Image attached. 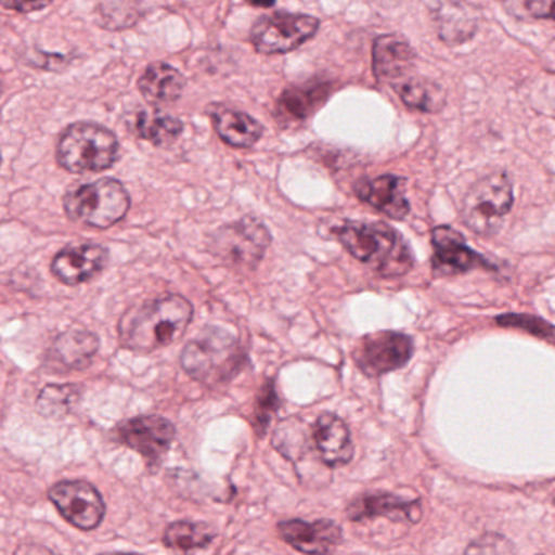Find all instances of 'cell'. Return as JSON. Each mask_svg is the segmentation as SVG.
<instances>
[{"instance_id": "6da1fadb", "label": "cell", "mask_w": 555, "mask_h": 555, "mask_svg": "<svg viewBox=\"0 0 555 555\" xmlns=\"http://www.w3.org/2000/svg\"><path fill=\"white\" fill-rule=\"evenodd\" d=\"M193 317V305L181 295L154 298L126 311L119 321V343L132 352H154L180 339Z\"/></svg>"}, {"instance_id": "7a4b0ae2", "label": "cell", "mask_w": 555, "mask_h": 555, "mask_svg": "<svg viewBox=\"0 0 555 555\" xmlns=\"http://www.w3.org/2000/svg\"><path fill=\"white\" fill-rule=\"evenodd\" d=\"M334 236L353 256L385 278H399L412 268V253L402 236L383 222H344Z\"/></svg>"}, {"instance_id": "3957f363", "label": "cell", "mask_w": 555, "mask_h": 555, "mask_svg": "<svg viewBox=\"0 0 555 555\" xmlns=\"http://www.w3.org/2000/svg\"><path fill=\"white\" fill-rule=\"evenodd\" d=\"M245 349L238 337L219 326H206L181 352L184 372L204 386L227 385L245 369Z\"/></svg>"}, {"instance_id": "277c9868", "label": "cell", "mask_w": 555, "mask_h": 555, "mask_svg": "<svg viewBox=\"0 0 555 555\" xmlns=\"http://www.w3.org/2000/svg\"><path fill=\"white\" fill-rule=\"evenodd\" d=\"M119 157V142L109 129L95 122H76L57 144V162L70 173L108 170Z\"/></svg>"}, {"instance_id": "5b68a950", "label": "cell", "mask_w": 555, "mask_h": 555, "mask_svg": "<svg viewBox=\"0 0 555 555\" xmlns=\"http://www.w3.org/2000/svg\"><path fill=\"white\" fill-rule=\"evenodd\" d=\"M131 207L128 191L113 178L74 188L64 196V210L74 222L95 229H109L121 222Z\"/></svg>"}, {"instance_id": "8992f818", "label": "cell", "mask_w": 555, "mask_h": 555, "mask_svg": "<svg viewBox=\"0 0 555 555\" xmlns=\"http://www.w3.org/2000/svg\"><path fill=\"white\" fill-rule=\"evenodd\" d=\"M272 236L268 227L255 217L220 227L209 240V249L223 264L236 271H255L264 258Z\"/></svg>"}, {"instance_id": "52a82bcc", "label": "cell", "mask_w": 555, "mask_h": 555, "mask_svg": "<svg viewBox=\"0 0 555 555\" xmlns=\"http://www.w3.org/2000/svg\"><path fill=\"white\" fill-rule=\"evenodd\" d=\"M513 206V186L503 171L483 177L467 191L461 206V219L477 235H493Z\"/></svg>"}, {"instance_id": "ba28073f", "label": "cell", "mask_w": 555, "mask_h": 555, "mask_svg": "<svg viewBox=\"0 0 555 555\" xmlns=\"http://www.w3.org/2000/svg\"><path fill=\"white\" fill-rule=\"evenodd\" d=\"M320 21L311 15L284 14L266 15L256 22L251 30V43L261 54H284L317 35Z\"/></svg>"}, {"instance_id": "9c48e42d", "label": "cell", "mask_w": 555, "mask_h": 555, "mask_svg": "<svg viewBox=\"0 0 555 555\" xmlns=\"http://www.w3.org/2000/svg\"><path fill=\"white\" fill-rule=\"evenodd\" d=\"M53 505L74 528L92 531L102 525L106 505L102 493L87 480H63L48 492Z\"/></svg>"}, {"instance_id": "30bf717a", "label": "cell", "mask_w": 555, "mask_h": 555, "mask_svg": "<svg viewBox=\"0 0 555 555\" xmlns=\"http://www.w3.org/2000/svg\"><path fill=\"white\" fill-rule=\"evenodd\" d=\"M118 440L138 451L149 466H158L173 444L177 428L157 414L138 415L118 425Z\"/></svg>"}, {"instance_id": "8fae6325", "label": "cell", "mask_w": 555, "mask_h": 555, "mask_svg": "<svg viewBox=\"0 0 555 555\" xmlns=\"http://www.w3.org/2000/svg\"><path fill=\"white\" fill-rule=\"evenodd\" d=\"M411 356V337L396 331L369 334L359 340L353 350V360L366 376L385 375L401 369Z\"/></svg>"}, {"instance_id": "7c38bea8", "label": "cell", "mask_w": 555, "mask_h": 555, "mask_svg": "<svg viewBox=\"0 0 555 555\" xmlns=\"http://www.w3.org/2000/svg\"><path fill=\"white\" fill-rule=\"evenodd\" d=\"M108 258V249L96 243L67 246L54 256L51 272L63 284H86L106 268Z\"/></svg>"}, {"instance_id": "4fadbf2b", "label": "cell", "mask_w": 555, "mask_h": 555, "mask_svg": "<svg viewBox=\"0 0 555 555\" xmlns=\"http://www.w3.org/2000/svg\"><path fill=\"white\" fill-rule=\"evenodd\" d=\"M278 528L281 538L304 554H326L343 542V529L333 519H287L279 522Z\"/></svg>"}, {"instance_id": "5bb4252c", "label": "cell", "mask_w": 555, "mask_h": 555, "mask_svg": "<svg viewBox=\"0 0 555 555\" xmlns=\"http://www.w3.org/2000/svg\"><path fill=\"white\" fill-rule=\"evenodd\" d=\"M434 271L437 275L463 274L477 266L490 268L489 262L466 245V240L451 227H437L431 232Z\"/></svg>"}, {"instance_id": "9a60e30c", "label": "cell", "mask_w": 555, "mask_h": 555, "mask_svg": "<svg viewBox=\"0 0 555 555\" xmlns=\"http://www.w3.org/2000/svg\"><path fill=\"white\" fill-rule=\"evenodd\" d=\"M313 441L321 460L330 467L349 464L353 457L350 430L343 418L324 412L313 425Z\"/></svg>"}, {"instance_id": "2e32d148", "label": "cell", "mask_w": 555, "mask_h": 555, "mask_svg": "<svg viewBox=\"0 0 555 555\" xmlns=\"http://www.w3.org/2000/svg\"><path fill=\"white\" fill-rule=\"evenodd\" d=\"M404 190V178L392 175H385L375 180H362L353 188L360 201L395 220L404 219L411 210Z\"/></svg>"}, {"instance_id": "e0dca14e", "label": "cell", "mask_w": 555, "mask_h": 555, "mask_svg": "<svg viewBox=\"0 0 555 555\" xmlns=\"http://www.w3.org/2000/svg\"><path fill=\"white\" fill-rule=\"evenodd\" d=\"M100 349V339L95 333L86 330H70L54 339L48 356V362L54 369L83 370L92 363Z\"/></svg>"}, {"instance_id": "ac0fdd59", "label": "cell", "mask_w": 555, "mask_h": 555, "mask_svg": "<svg viewBox=\"0 0 555 555\" xmlns=\"http://www.w3.org/2000/svg\"><path fill=\"white\" fill-rule=\"evenodd\" d=\"M347 516L352 521L388 516L395 521L405 519L409 522H418L421 521L422 506L417 500L411 502V500H402L401 496L391 495V493H365L350 502V505L347 506Z\"/></svg>"}, {"instance_id": "d6986e66", "label": "cell", "mask_w": 555, "mask_h": 555, "mask_svg": "<svg viewBox=\"0 0 555 555\" xmlns=\"http://www.w3.org/2000/svg\"><path fill=\"white\" fill-rule=\"evenodd\" d=\"M415 57L417 54L408 41L385 35L373 44V74L379 82L395 86L396 80H401L414 67Z\"/></svg>"}, {"instance_id": "ffe728a7", "label": "cell", "mask_w": 555, "mask_h": 555, "mask_svg": "<svg viewBox=\"0 0 555 555\" xmlns=\"http://www.w3.org/2000/svg\"><path fill=\"white\" fill-rule=\"evenodd\" d=\"M330 93L331 86L326 82H308L291 87L279 99L275 118L282 126L305 121L326 102Z\"/></svg>"}, {"instance_id": "44dd1931", "label": "cell", "mask_w": 555, "mask_h": 555, "mask_svg": "<svg viewBox=\"0 0 555 555\" xmlns=\"http://www.w3.org/2000/svg\"><path fill=\"white\" fill-rule=\"evenodd\" d=\"M217 134L230 147L249 149L261 139L262 128L253 116L222 105H212L209 109Z\"/></svg>"}, {"instance_id": "7402d4cb", "label": "cell", "mask_w": 555, "mask_h": 555, "mask_svg": "<svg viewBox=\"0 0 555 555\" xmlns=\"http://www.w3.org/2000/svg\"><path fill=\"white\" fill-rule=\"evenodd\" d=\"M186 87V79L170 64L154 63L139 80V90L152 105H170L177 102Z\"/></svg>"}, {"instance_id": "603a6c76", "label": "cell", "mask_w": 555, "mask_h": 555, "mask_svg": "<svg viewBox=\"0 0 555 555\" xmlns=\"http://www.w3.org/2000/svg\"><path fill=\"white\" fill-rule=\"evenodd\" d=\"M438 37L448 44H461L477 34V18L466 5L456 0H440L434 12Z\"/></svg>"}, {"instance_id": "cb8c5ba5", "label": "cell", "mask_w": 555, "mask_h": 555, "mask_svg": "<svg viewBox=\"0 0 555 555\" xmlns=\"http://www.w3.org/2000/svg\"><path fill=\"white\" fill-rule=\"evenodd\" d=\"M395 90L401 96L402 103L409 108L424 113L440 112L447 102L443 89L438 83L427 79L399 80Z\"/></svg>"}, {"instance_id": "d4e9b609", "label": "cell", "mask_w": 555, "mask_h": 555, "mask_svg": "<svg viewBox=\"0 0 555 555\" xmlns=\"http://www.w3.org/2000/svg\"><path fill=\"white\" fill-rule=\"evenodd\" d=\"M135 131L144 141H149L157 147H167L180 139L181 132H183V122L173 116L152 109V112L139 113Z\"/></svg>"}, {"instance_id": "484cf974", "label": "cell", "mask_w": 555, "mask_h": 555, "mask_svg": "<svg viewBox=\"0 0 555 555\" xmlns=\"http://www.w3.org/2000/svg\"><path fill=\"white\" fill-rule=\"evenodd\" d=\"M82 398L79 385H48L37 399L38 414L47 418H63L70 414Z\"/></svg>"}, {"instance_id": "4316f807", "label": "cell", "mask_w": 555, "mask_h": 555, "mask_svg": "<svg viewBox=\"0 0 555 555\" xmlns=\"http://www.w3.org/2000/svg\"><path fill=\"white\" fill-rule=\"evenodd\" d=\"M214 538L216 534L206 522L175 521L165 529L164 542L168 547L190 552L207 547Z\"/></svg>"}, {"instance_id": "83f0119b", "label": "cell", "mask_w": 555, "mask_h": 555, "mask_svg": "<svg viewBox=\"0 0 555 555\" xmlns=\"http://www.w3.org/2000/svg\"><path fill=\"white\" fill-rule=\"evenodd\" d=\"M503 8L518 21L555 22V0H503Z\"/></svg>"}, {"instance_id": "f1b7e54d", "label": "cell", "mask_w": 555, "mask_h": 555, "mask_svg": "<svg viewBox=\"0 0 555 555\" xmlns=\"http://www.w3.org/2000/svg\"><path fill=\"white\" fill-rule=\"evenodd\" d=\"M496 324L505 327H516V330L526 331L539 339L555 344V326L548 324L541 318L531 317V314H503L496 318Z\"/></svg>"}, {"instance_id": "f546056e", "label": "cell", "mask_w": 555, "mask_h": 555, "mask_svg": "<svg viewBox=\"0 0 555 555\" xmlns=\"http://www.w3.org/2000/svg\"><path fill=\"white\" fill-rule=\"evenodd\" d=\"M278 409V391H275L274 383L269 379V382L262 386L261 391H259L258 401H256L255 405V417H253V425H255L256 434H258L259 437H262L266 430H268L272 415L275 414Z\"/></svg>"}, {"instance_id": "4dcf8cb0", "label": "cell", "mask_w": 555, "mask_h": 555, "mask_svg": "<svg viewBox=\"0 0 555 555\" xmlns=\"http://www.w3.org/2000/svg\"><path fill=\"white\" fill-rule=\"evenodd\" d=\"M51 2L53 0H2V5L18 14H30V12L43 11Z\"/></svg>"}, {"instance_id": "1f68e13d", "label": "cell", "mask_w": 555, "mask_h": 555, "mask_svg": "<svg viewBox=\"0 0 555 555\" xmlns=\"http://www.w3.org/2000/svg\"><path fill=\"white\" fill-rule=\"evenodd\" d=\"M246 2H248L249 5H253V8L262 9H269L275 4V0H246Z\"/></svg>"}]
</instances>
